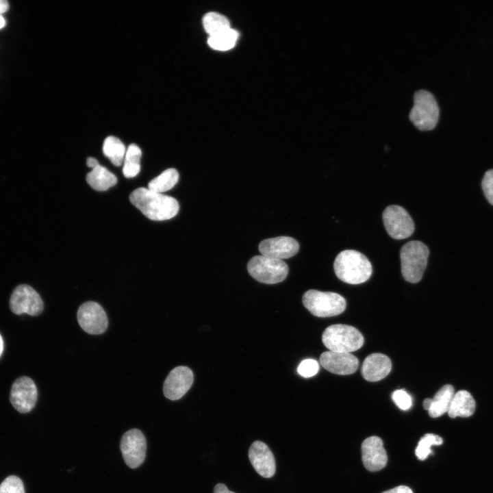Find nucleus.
I'll use <instances>...</instances> for the list:
<instances>
[{
    "mask_svg": "<svg viewBox=\"0 0 493 493\" xmlns=\"http://www.w3.org/2000/svg\"><path fill=\"white\" fill-rule=\"evenodd\" d=\"M392 363L388 356L379 353L368 355L363 362L361 373L368 381H378L385 378L390 372Z\"/></svg>",
    "mask_w": 493,
    "mask_h": 493,
    "instance_id": "18",
    "label": "nucleus"
},
{
    "mask_svg": "<svg viewBox=\"0 0 493 493\" xmlns=\"http://www.w3.org/2000/svg\"><path fill=\"white\" fill-rule=\"evenodd\" d=\"M3 351V341L1 338V336L0 335V357L1 356Z\"/></svg>",
    "mask_w": 493,
    "mask_h": 493,
    "instance_id": "37",
    "label": "nucleus"
},
{
    "mask_svg": "<svg viewBox=\"0 0 493 493\" xmlns=\"http://www.w3.org/2000/svg\"><path fill=\"white\" fill-rule=\"evenodd\" d=\"M77 318L81 328L89 334H101L108 326L106 313L94 301H87L81 305L77 310Z\"/></svg>",
    "mask_w": 493,
    "mask_h": 493,
    "instance_id": "11",
    "label": "nucleus"
},
{
    "mask_svg": "<svg viewBox=\"0 0 493 493\" xmlns=\"http://www.w3.org/2000/svg\"><path fill=\"white\" fill-rule=\"evenodd\" d=\"M333 268L338 278L349 284H359L371 276L372 268L368 258L359 251L344 250L336 256Z\"/></svg>",
    "mask_w": 493,
    "mask_h": 493,
    "instance_id": "2",
    "label": "nucleus"
},
{
    "mask_svg": "<svg viewBox=\"0 0 493 493\" xmlns=\"http://www.w3.org/2000/svg\"><path fill=\"white\" fill-rule=\"evenodd\" d=\"M6 25V21L2 15H0V29L3 28Z\"/></svg>",
    "mask_w": 493,
    "mask_h": 493,
    "instance_id": "36",
    "label": "nucleus"
},
{
    "mask_svg": "<svg viewBox=\"0 0 493 493\" xmlns=\"http://www.w3.org/2000/svg\"><path fill=\"white\" fill-rule=\"evenodd\" d=\"M429 254L422 242L412 240L404 244L400 251L401 273L405 281L416 283L422 279Z\"/></svg>",
    "mask_w": 493,
    "mask_h": 493,
    "instance_id": "3",
    "label": "nucleus"
},
{
    "mask_svg": "<svg viewBox=\"0 0 493 493\" xmlns=\"http://www.w3.org/2000/svg\"><path fill=\"white\" fill-rule=\"evenodd\" d=\"M179 173L175 168H168L160 175L153 178L148 184V189L157 192L163 193L173 188L177 183Z\"/></svg>",
    "mask_w": 493,
    "mask_h": 493,
    "instance_id": "23",
    "label": "nucleus"
},
{
    "mask_svg": "<svg viewBox=\"0 0 493 493\" xmlns=\"http://www.w3.org/2000/svg\"><path fill=\"white\" fill-rule=\"evenodd\" d=\"M258 248L262 255L282 260L296 255L299 244L291 237L279 236L262 240Z\"/></svg>",
    "mask_w": 493,
    "mask_h": 493,
    "instance_id": "15",
    "label": "nucleus"
},
{
    "mask_svg": "<svg viewBox=\"0 0 493 493\" xmlns=\"http://www.w3.org/2000/svg\"><path fill=\"white\" fill-rule=\"evenodd\" d=\"M214 493H234V492L229 491L225 484L218 483L214 487Z\"/></svg>",
    "mask_w": 493,
    "mask_h": 493,
    "instance_id": "33",
    "label": "nucleus"
},
{
    "mask_svg": "<svg viewBox=\"0 0 493 493\" xmlns=\"http://www.w3.org/2000/svg\"><path fill=\"white\" fill-rule=\"evenodd\" d=\"M203 24L209 36L217 35L231 28L229 21L225 16L214 12H208L203 16Z\"/></svg>",
    "mask_w": 493,
    "mask_h": 493,
    "instance_id": "25",
    "label": "nucleus"
},
{
    "mask_svg": "<svg viewBox=\"0 0 493 493\" xmlns=\"http://www.w3.org/2000/svg\"><path fill=\"white\" fill-rule=\"evenodd\" d=\"M9 9V4L5 0H0V15L5 13Z\"/></svg>",
    "mask_w": 493,
    "mask_h": 493,
    "instance_id": "34",
    "label": "nucleus"
},
{
    "mask_svg": "<svg viewBox=\"0 0 493 493\" xmlns=\"http://www.w3.org/2000/svg\"><path fill=\"white\" fill-rule=\"evenodd\" d=\"M393 401L402 410H408L412 405L410 395L404 390H396L392 394Z\"/></svg>",
    "mask_w": 493,
    "mask_h": 493,
    "instance_id": "30",
    "label": "nucleus"
},
{
    "mask_svg": "<svg viewBox=\"0 0 493 493\" xmlns=\"http://www.w3.org/2000/svg\"><path fill=\"white\" fill-rule=\"evenodd\" d=\"M481 188L486 199L493 205V169L485 172L481 181Z\"/></svg>",
    "mask_w": 493,
    "mask_h": 493,
    "instance_id": "31",
    "label": "nucleus"
},
{
    "mask_svg": "<svg viewBox=\"0 0 493 493\" xmlns=\"http://www.w3.org/2000/svg\"><path fill=\"white\" fill-rule=\"evenodd\" d=\"M120 448L124 461L129 468H138L143 463L147 442L139 429H132L125 432L122 436Z\"/></svg>",
    "mask_w": 493,
    "mask_h": 493,
    "instance_id": "10",
    "label": "nucleus"
},
{
    "mask_svg": "<svg viewBox=\"0 0 493 493\" xmlns=\"http://www.w3.org/2000/svg\"><path fill=\"white\" fill-rule=\"evenodd\" d=\"M382 493H413L411 488L405 485H400L385 491Z\"/></svg>",
    "mask_w": 493,
    "mask_h": 493,
    "instance_id": "32",
    "label": "nucleus"
},
{
    "mask_svg": "<svg viewBox=\"0 0 493 493\" xmlns=\"http://www.w3.org/2000/svg\"><path fill=\"white\" fill-rule=\"evenodd\" d=\"M454 394L453 386L450 384L444 385L436 392L433 399L424 400L423 407L428 411L431 418H438L448 412Z\"/></svg>",
    "mask_w": 493,
    "mask_h": 493,
    "instance_id": "19",
    "label": "nucleus"
},
{
    "mask_svg": "<svg viewBox=\"0 0 493 493\" xmlns=\"http://www.w3.org/2000/svg\"><path fill=\"white\" fill-rule=\"evenodd\" d=\"M384 227L390 237L396 240L409 237L414 231V223L402 207L396 205L388 206L383 212Z\"/></svg>",
    "mask_w": 493,
    "mask_h": 493,
    "instance_id": "8",
    "label": "nucleus"
},
{
    "mask_svg": "<svg viewBox=\"0 0 493 493\" xmlns=\"http://www.w3.org/2000/svg\"><path fill=\"white\" fill-rule=\"evenodd\" d=\"M0 493H25L21 479L14 475L6 477L0 484Z\"/></svg>",
    "mask_w": 493,
    "mask_h": 493,
    "instance_id": "28",
    "label": "nucleus"
},
{
    "mask_svg": "<svg viewBox=\"0 0 493 493\" xmlns=\"http://www.w3.org/2000/svg\"><path fill=\"white\" fill-rule=\"evenodd\" d=\"M322 366L331 373L347 375L354 373L358 366V359L351 353L328 351L320 356Z\"/></svg>",
    "mask_w": 493,
    "mask_h": 493,
    "instance_id": "14",
    "label": "nucleus"
},
{
    "mask_svg": "<svg viewBox=\"0 0 493 493\" xmlns=\"http://www.w3.org/2000/svg\"><path fill=\"white\" fill-rule=\"evenodd\" d=\"M86 181L94 190L105 191L117 183V178L114 174L99 164L87 174Z\"/></svg>",
    "mask_w": 493,
    "mask_h": 493,
    "instance_id": "21",
    "label": "nucleus"
},
{
    "mask_svg": "<svg viewBox=\"0 0 493 493\" xmlns=\"http://www.w3.org/2000/svg\"><path fill=\"white\" fill-rule=\"evenodd\" d=\"M322 341L331 351L351 353L359 349L364 342L361 332L354 327L344 324L332 325L323 333Z\"/></svg>",
    "mask_w": 493,
    "mask_h": 493,
    "instance_id": "4",
    "label": "nucleus"
},
{
    "mask_svg": "<svg viewBox=\"0 0 493 493\" xmlns=\"http://www.w3.org/2000/svg\"><path fill=\"white\" fill-rule=\"evenodd\" d=\"M442 442L443 440L440 436L433 433H426L420 438L416 448L415 453L416 457L420 460L425 459L432 453L431 447L435 445H441Z\"/></svg>",
    "mask_w": 493,
    "mask_h": 493,
    "instance_id": "27",
    "label": "nucleus"
},
{
    "mask_svg": "<svg viewBox=\"0 0 493 493\" xmlns=\"http://www.w3.org/2000/svg\"><path fill=\"white\" fill-rule=\"evenodd\" d=\"M129 200L145 216L153 220L170 219L177 215L179 209L175 198L146 188L134 190Z\"/></svg>",
    "mask_w": 493,
    "mask_h": 493,
    "instance_id": "1",
    "label": "nucleus"
},
{
    "mask_svg": "<svg viewBox=\"0 0 493 493\" xmlns=\"http://www.w3.org/2000/svg\"><path fill=\"white\" fill-rule=\"evenodd\" d=\"M305 307L317 317H331L342 313L346 305L345 299L333 292L309 290L302 298Z\"/></svg>",
    "mask_w": 493,
    "mask_h": 493,
    "instance_id": "5",
    "label": "nucleus"
},
{
    "mask_svg": "<svg viewBox=\"0 0 493 493\" xmlns=\"http://www.w3.org/2000/svg\"><path fill=\"white\" fill-rule=\"evenodd\" d=\"M475 399L468 391L462 390L455 393L450 403L448 414L451 418L469 417L475 411Z\"/></svg>",
    "mask_w": 493,
    "mask_h": 493,
    "instance_id": "20",
    "label": "nucleus"
},
{
    "mask_svg": "<svg viewBox=\"0 0 493 493\" xmlns=\"http://www.w3.org/2000/svg\"><path fill=\"white\" fill-rule=\"evenodd\" d=\"M238 38V33L229 28L217 35L209 36L207 43L215 50L227 51L235 46Z\"/></svg>",
    "mask_w": 493,
    "mask_h": 493,
    "instance_id": "26",
    "label": "nucleus"
},
{
    "mask_svg": "<svg viewBox=\"0 0 493 493\" xmlns=\"http://www.w3.org/2000/svg\"><path fill=\"white\" fill-rule=\"evenodd\" d=\"M37 399L36 385L29 377H21L13 383L10 390V401L18 412H30L34 407Z\"/></svg>",
    "mask_w": 493,
    "mask_h": 493,
    "instance_id": "12",
    "label": "nucleus"
},
{
    "mask_svg": "<svg viewBox=\"0 0 493 493\" xmlns=\"http://www.w3.org/2000/svg\"><path fill=\"white\" fill-rule=\"evenodd\" d=\"M361 448L362 462L368 470L379 471L385 466L388 456L380 438H367L362 442Z\"/></svg>",
    "mask_w": 493,
    "mask_h": 493,
    "instance_id": "16",
    "label": "nucleus"
},
{
    "mask_svg": "<svg viewBox=\"0 0 493 493\" xmlns=\"http://www.w3.org/2000/svg\"><path fill=\"white\" fill-rule=\"evenodd\" d=\"M409 116L411 122L421 131L434 129L439 118V108L433 94L425 90L416 91Z\"/></svg>",
    "mask_w": 493,
    "mask_h": 493,
    "instance_id": "6",
    "label": "nucleus"
},
{
    "mask_svg": "<svg viewBox=\"0 0 493 493\" xmlns=\"http://www.w3.org/2000/svg\"><path fill=\"white\" fill-rule=\"evenodd\" d=\"M126 148L121 140L115 136L107 137L103 144V154L116 166L123 164Z\"/></svg>",
    "mask_w": 493,
    "mask_h": 493,
    "instance_id": "22",
    "label": "nucleus"
},
{
    "mask_svg": "<svg viewBox=\"0 0 493 493\" xmlns=\"http://www.w3.org/2000/svg\"><path fill=\"white\" fill-rule=\"evenodd\" d=\"M142 151L136 144H131L127 148L123 167V173L126 178L136 176L140 170Z\"/></svg>",
    "mask_w": 493,
    "mask_h": 493,
    "instance_id": "24",
    "label": "nucleus"
},
{
    "mask_svg": "<svg viewBox=\"0 0 493 493\" xmlns=\"http://www.w3.org/2000/svg\"><path fill=\"white\" fill-rule=\"evenodd\" d=\"M192 371L186 366H177L168 375L163 385L164 396L172 401L181 399L193 383Z\"/></svg>",
    "mask_w": 493,
    "mask_h": 493,
    "instance_id": "13",
    "label": "nucleus"
},
{
    "mask_svg": "<svg viewBox=\"0 0 493 493\" xmlns=\"http://www.w3.org/2000/svg\"><path fill=\"white\" fill-rule=\"evenodd\" d=\"M247 270L255 280L267 284L283 281L289 270L288 265L283 260L262 255L252 257L247 264Z\"/></svg>",
    "mask_w": 493,
    "mask_h": 493,
    "instance_id": "7",
    "label": "nucleus"
},
{
    "mask_svg": "<svg viewBox=\"0 0 493 493\" xmlns=\"http://www.w3.org/2000/svg\"><path fill=\"white\" fill-rule=\"evenodd\" d=\"M319 370L318 362L313 359L303 360L297 368L298 373L305 377L309 378L314 376Z\"/></svg>",
    "mask_w": 493,
    "mask_h": 493,
    "instance_id": "29",
    "label": "nucleus"
},
{
    "mask_svg": "<svg viewBox=\"0 0 493 493\" xmlns=\"http://www.w3.org/2000/svg\"><path fill=\"white\" fill-rule=\"evenodd\" d=\"M87 166L90 168H94L99 165L98 161L94 157H88L86 161Z\"/></svg>",
    "mask_w": 493,
    "mask_h": 493,
    "instance_id": "35",
    "label": "nucleus"
},
{
    "mask_svg": "<svg viewBox=\"0 0 493 493\" xmlns=\"http://www.w3.org/2000/svg\"><path fill=\"white\" fill-rule=\"evenodd\" d=\"M10 307L17 315L25 313L37 316L42 312L44 304L40 296L33 288L22 284L17 286L12 293Z\"/></svg>",
    "mask_w": 493,
    "mask_h": 493,
    "instance_id": "9",
    "label": "nucleus"
},
{
    "mask_svg": "<svg viewBox=\"0 0 493 493\" xmlns=\"http://www.w3.org/2000/svg\"><path fill=\"white\" fill-rule=\"evenodd\" d=\"M249 458L253 468L260 476L270 478L275 475V457L265 443L259 440L253 442L249 450Z\"/></svg>",
    "mask_w": 493,
    "mask_h": 493,
    "instance_id": "17",
    "label": "nucleus"
}]
</instances>
